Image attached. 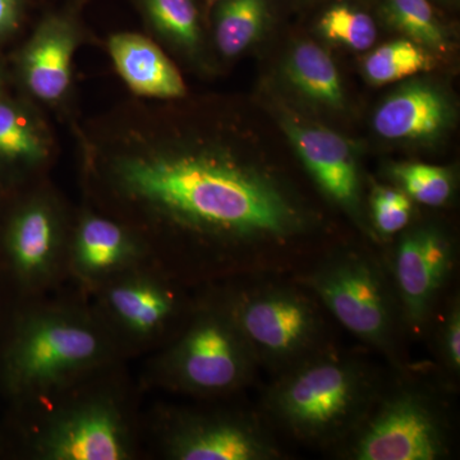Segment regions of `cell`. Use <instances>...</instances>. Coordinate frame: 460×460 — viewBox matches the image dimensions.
<instances>
[{
    "mask_svg": "<svg viewBox=\"0 0 460 460\" xmlns=\"http://www.w3.org/2000/svg\"><path fill=\"white\" fill-rule=\"evenodd\" d=\"M102 180L144 238L181 233L204 243L232 244L284 238L301 223L275 181L222 151L128 150L109 160Z\"/></svg>",
    "mask_w": 460,
    "mask_h": 460,
    "instance_id": "obj_1",
    "label": "cell"
},
{
    "mask_svg": "<svg viewBox=\"0 0 460 460\" xmlns=\"http://www.w3.org/2000/svg\"><path fill=\"white\" fill-rule=\"evenodd\" d=\"M120 356L93 308L41 301L18 319L3 356V372L9 392L38 408L117 365Z\"/></svg>",
    "mask_w": 460,
    "mask_h": 460,
    "instance_id": "obj_2",
    "label": "cell"
},
{
    "mask_svg": "<svg viewBox=\"0 0 460 460\" xmlns=\"http://www.w3.org/2000/svg\"><path fill=\"white\" fill-rule=\"evenodd\" d=\"M114 366L84 378L39 408L29 450L39 460H129L138 453L137 420Z\"/></svg>",
    "mask_w": 460,
    "mask_h": 460,
    "instance_id": "obj_3",
    "label": "cell"
},
{
    "mask_svg": "<svg viewBox=\"0 0 460 460\" xmlns=\"http://www.w3.org/2000/svg\"><path fill=\"white\" fill-rule=\"evenodd\" d=\"M374 402V384L356 363L304 358L275 384L268 407L284 428L308 441H334L361 425Z\"/></svg>",
    "mask_w": 460,
    "mask_h": 460,
    "instance_id": "obj_4",
    "label": "cell"
},
{
    "mask_svg": "<svg viewBox=\"0 0 460 460\" xmlns=\"http://www.w3.org/2000/svg\"><path fill=\"white\" fill-rule=\"evenodd\" d=\"M255 354L226 305L199 310L150 366L157 385L186 394L222 396L247 383Z\"/></svg>",
    "mask_w": 460,
    "mask_h": 460,
    "instance_id": "obj_5",
    "label": "cell"
},
{
    "mask_svg": "<svg viewBox=\"0 0 460 460\" xmlns=\"http://www.w3.org/2000/svg\"><path fill=\"white\" fill-rule=\"evenodd\" d=\"M93 311L122 354L141 352L165 337L180 304L153 263L124 272L96 290Z\"/></svg>",
    "mask_w": 460,
    "mask_h": 460,
    "instance_id": "obj_6",
    "label": "cell"
},
{
    "mask_svg": "<svg viewBox=\"0 0 460 460\" xmlns=\"http://www.w3.org/2000/svg\"><path fill=\"white\" fill-rule=\"evenodd\" d=\"M256 359L292 363L305 358L320 332L313 305L289 290H263L235 296L226 305Z\"/></svg>",
    "mask_w": 460,
    "mask_h": 460,
    "instance_id": "obj_7",
    "label": "cell"
},
{
    "mask_svg": "<svg viewBox=\"0 0 460 460\" xmlns=\"http://www.w3.org/2000/svg\"><path fill=\"white\" fill-rule=\"evenodd\" d=\"M310 284L345 329L381 349L389 347L393 305L374 263L356 256L334 259L314 272Z\"/></svg>",
    "mask_w": 460,
    "mask_h": 460,
    "instance_id": "obj_8",
    "label": "cell"
},
{
    "mask_svg": "<svg viewBox=\"0 0 460 460\" xmlns=\"http://www.w3.org/2000/svg\"><path fill=\"white\" fill-rule=\"evenodd\" d=\"M445 449V429L436 411L425 399L404 392L365 417L349 454L356 460H435Z\"/></svg>",
    "mask_w": 460,
    "mask_h": 460,
    "instance_id": "obj_9",
    "label": "cell"
},
{
    "mask_svg": "<svg viewBox=\"0 0 460 460\" xmlns=\"http://www.w3.org/2000/svg\"><path fill=\"white\" fill-rule=\"evenodd\" d=\"M69 229L56 199H30L12 215L3 248L18 286L30 295L44 293L66 272Z\"/></svg>",
    "mask_w": 460,
    "mask_h": 460,
    "instance_id": "obj_10",
    "label": "cell"
},
{
    "mask_svg": "<svg viewBox=\"0 0 460 460\" xmlns=\"http://www.w3.org/2000/svg\"><path fill=\"white\" fill-rule=\"evenodd\" d=\"M159 445L174 460H268L279 454L255 423L224 413H175L163 423Z\"/></svg>",
    "mask_w": 460,
    "mask_h": 460,
    "instance_id": "obj_11",
    "label": "cell"
},
{
    "mask_svg": "<svg viewBox=\"0 0 460 460\" xmlns=\"http://www.w3.org/2000/svg\"><path fill=\"white\" fill-rule=\"evenodd\" d=\"M151 255L147 242L132 226L84 213L69 230L66 272L95 293L124 272L154 261Z\"/></svg>",
    "mask_w": 460,
    "mask_h": 460,
    "instance_id": "obj_12",
    "label": "cell"
},
{
    "mask_svg": "<svg viewBox=\"0 0 460 460\" xmlns=\"http://www.w3.org/2000/svg\"><path fill=\"white\" fill-rule=\"evenodd\" d=\"M452 263V244L440 230L414 229L399 242L394 257L396 290L405 319L413 328L428 320Z\"/></svg>",
    "mask_w": 460,
    "mask_h": 460,
    "instance_id": "obj_13",
    "label": "cell"
},
{
    "mask_svg": "<svg viewBox=\"0 0 460 460\" xmlns=\"http://www.w3.org/2000/svg\"><path fill=\"white\" fill-rule=\"evenodd\" d=\"M286 129L320 189L345 210L356 214L359 205L358 169L349 144L338 133L313 124L287 120Z\"/></svg>",
    "mask_w": 460,
    "mask_h": 460,
    "instance_id": "obj_14",
    "label": "cell"
},
{
    "mask_svg": "<svg viewBox=\"0 0 460 460\" xmlns=\"http://www.w3.org/2000/svg\"><path fill=\"white\" fill-rule=\"evenodd\" d=\"M77 45V30L65 17L42 21L21 59L23 81L35 98L53 102L66 95Z\"/></svg>",
    "mask_w": 460,
    "mask_h": 460,
    "instance_id": "obj_15",
    "label": "cell"
},
{
    "mask_svg": "<svg viewBox=\"0 0 460 460\" xmlns=\"http://www.w3.org/2000/svg\"><path fill=\"white\" fill-rule=\"evenodd\" d=\"M452 107L443 91L428 83L401 87L374 115L377 135L393 141H431L447 131Z\"/></svg>",
    "mask_w": 460,
    "mask_h": 460,
    "instance_id": "obj_16",
    "label": "cell"
},
{
    "mask_svg": "<svg viewBox=\"0 0 460 460\" xmlns=\"http://www.w3.org/2000/svg\"><path fill=\"white\" fill-rule=\"evenodd\" d=\"M108 49L118 74L137 95L156 99L186 95L181 72L150 39L138 33H115L109 39Z\"/></svg>",
    "mask_w": 460,
    "mask_h": 460,
    "instance_id": "obj_17",
    "label": "cell"
},
{
    "mask_svg": "<svg viewBox=\"0 0 460 460\" xmlns=\"http://www.w3.org/2000/svg\"><path fill=\"white\" fill-rule=\"evenodd\" d=\"M286 72L293 87L310 102L329 109H343L345 93L334 60L314 42L296 45L287 59Z\"/></svg>",
    "mask_w": 460,
    "mask_h": 460,
    "instance_id": "obj_18",
    "label": "cell"
},
{
    "mask_svg": "<svg viewBox=\"0 0 460 460\" xmlns=\"http://www.w3.org/2000/svg\"><path fill=\"white\" fill-rule=\"evenodd\" d=\"M49 154V138L44 127L22 109L0 99V163L35 168Z\"/></svg>",
    "mask_w": 460,
    "mask_h": 460,
    "instance_id": "obj_19",
    "label": "cell"
},
{
    "mask_svg": "<svg viewBox=\"0 0 460 460\" xmlns=\"http://www.w3.org/2000/svg\"><path fill=\"white\" fill-rule=\"evenodd\" d=\"M215 20V41L223 56L247 49L261 35L268 7L265 0H220Z\"/></svg>",
    "mask_w": 460,
    "mask_h": 460,
    "instance_id": "obj_20",
    "label": "cell"
},
{
    "mask_svg": "<svg viewBox=\"0 0 460 460\" xmlns=\"http://www.w3.org/2000/svg\"><path fill=\"white\" fill-rule=\"evenodd\" d=\"M434 66L428 50L410 39L386 42L372 51L363 63L366 77L371 84H386L404 80Z\"/></svg>",
    "mask_w": 460,
    "mask_h": 460,
    "instance_id": "obj_21",
    "label": "cell"
},
{
    "mask_svg": "<svg viewBox=\"0 0 460 460\" xmlns=\"http://www.w3.org/2000/svg\"><path fill=\"white\" fill-rule=\"evenodd\" d=\"M156 31L175 47L196 53L201 45L199 11L193 0H142Z\"/></svg>",
    "mask_w": 460,
    "mask_h": 460,
    "instance_id": "obj_22",
    "label": "cell"
},
{
    "mask_svg": "<svg viewBox=\"0 0 460 460\" xmlns=\"http://www.w3.org/2000/svg\"><path fill=\"white\" fill-rule=\"evenodd\" d=\"M387 21L407 39L429 50L447 48V32L429 0H386Z\"/></svg>",
    "mask_w": 460,
    "mask_h": 460,
    "instance_id": "obj_23",
    "label": "cell"
},
{
    "mask_svg": "<svg viewBox=\"0 0 460 460\" xmlns=\"http://www.w3.org/2000/svg\"><path fill=\"white\" fill-rule=\"evenodd\" d=\"M393 177L408 198L420 204L443 206L453 193V175L441 166L423 163H402L392 168Z\"/></svg>",
    "mask_w": 460,
    "mask_h": 460,
    "instance_id": "obj_24",
    "label": "cell"
},
{
    "mask_svg": "<svg viewBox=\"0 0 460 460\" xmlns=\"http://www.w3.org/2000/svg\"><path fill=\"white\" fill-rule=\"evenodd\" d=\"M319 29L329 40L358 51L370 49L377 38L374 20L365 12L344 4L328 9L320 20Z\"/></svg>",
    "mask_w": 460,
    "mask_h": 460,
    "instance_id": "obj_25",
    "label": "cell"
},
{
    "mask_svg": "<svg viewBox=\"0 0 460 460\" xmlns=\"http://www.w3.org/2000/svg\"><path fill=\"white\" fill-rule=\"evenodd\" d=\"M371 208L375 226L383 234H395L410 223L411 199L402 190L377 187L372 193Z\"/></svg>",
    "mask_w": 460,
    "mask_h": 460,
    "instance_id": "obj_26",
    "label": "cell"
},
{
    "mask_svg": "<svg viewBox=\"0 0 460 460\" xmlns=\"http://www.w3.org/2000/svg\"><path fill=\"white\" fill-rule=\"evenodd\" d=\"M444 354L447 362L454 371L460 367V310L459 305L454 304L447 314L444 326Z\"/></svg>",
    "mask_w": 460,
    "mask_h": 460,
    "instance_id": "obj_27",
    "label": "cell"
},
{
    "mask_svg": "<svg viewBox=\"0 0 460 460\" xmlns=\"http://www.w3.org/2000/svg\"><path fill=\"white\" fill-rule=\"evenodd\" d=\"M21 13V0H0V35L17 26Z\"/></svg>",
    "mask_w": 460,
    "mask_h": 460,
    "instance_id": "obj_28",
    "label": "cell"
},
{
    "mask_svg": "<svg viewBox=\"0 0 460 460\" xmlns=\"http://www.w3.org/2000/svg\"><path fill=\"white\" fill-rule=\"evenodd\" d=\"M208 2L214 3V2H219V0H208Z\"/></svg>",
    "mask_w": 460,
    "mask_h": 460,
    "instance_id": "obj_29",
    "label": "cell"
},
{
    "mask_svg": "<svg viewBox=\"0 0 460 460\" xmlns=\"http://www.w3.org/2000/svg\"><path fill=\"white\" fill-rule=\"evenodd\" d=\"M0 86H2V83H0Z\"/></svg>",
    "mask_w": 460,
    "mask_h": 460,
    "instance_id": "obj_30",
    "label": "cell"
}]
</instances>
